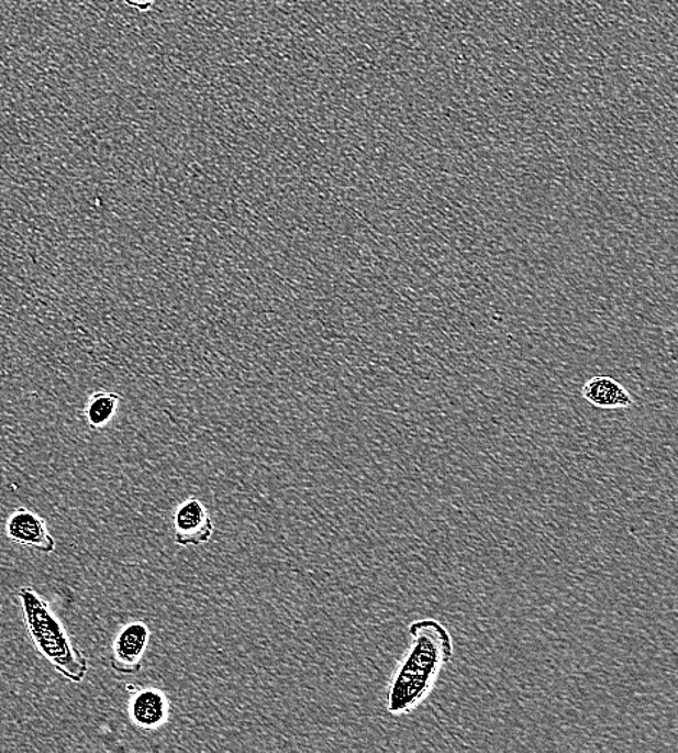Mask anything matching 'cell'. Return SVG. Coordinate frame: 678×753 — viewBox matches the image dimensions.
<instances>
[{"instance_id":"9","label":"cell","mask_w":678,"mask_h":753,"mask_svg":"<svg viewBox=\"0 0 678 753\" xmlns=\"http://www.w3.org/2000/svg\"><path fill=\"white\" fill-rule=\"evenodd\" d=\"M125 7L134 9L136 12H149L157 0H119Z\"/></svg>"},{"instance_id":"8","label":"cell","mask_w":678,"mask_h":753,"mask_svg":"<svg viewBox=\"0 0 678 753\" xmlns=\"http://www.w3.org/2000/svg\"><path fill=\"white\" fill-rule=\"evenodd\" d=\"M121 396L116 392L98 391L91 395L86 408V419L90 428L102 429L112 421L116 414Z\"/></svg>"},{"instance_id":"3","label":"cell","mask_w":678,"mask_h":753,"mask_svg":"<svg viewBox=\"0 0 678 753\" xmlns=\"http://www.w3.org/2000/svg\"><path fill=\"white\" fill-rule=\"evenodd\" d=\"M149 638V628L144 622L123 627L114 639L110 666L121 674L140 673Z\"/></svg>"},{"instance_id":"6","label":"cell","mask_w":678,"mask_h":753,"mask_svg":"<svg viewBox=\"0 0 678 753\" xmlns=\"http://www.w3.org/2000/svg\"><path fill=\"white\" fill-rule=\"evenodd\" d=\"M168 715V698L157 688L137 691L130 702V718L140 729H159L167 723Z\"/></svg>"},{"instance_id":"1","label":"cell","mask_w":678,"mask_h":753,"mask_svg":"<svg viewBox=\"0 0 678 753\" xmlns=\"http://www.w3.org/2000/svg\"><path fill=\"white\" fill-rule=\"evenodd\" d=\"M410 647L393 674L387 710L393 716L411 713L432 693L443 666L451 663L455 643L447 628L435 619H421L408 628Z\"/></svg>"},{"instance_id":"5","label":"cell","mask_w":678,"mask_h":753,"mask_svg":"<svg viewBox=\"0 0 678 753\" xmlns=\"http://www.w3.org/2000/svg\"><path fill=\"white\" fill-rule=\"evenodd\" d=\"M7 536L20 545L34 547V550L45 552V554L55 551V541L48 531L47 523L40 514L30 509H16L9 516Z\"/></svg>"},{"instance_id":"2","label":"cell","mask_w":678,"mask_h":753,"mask_svg":"<svg viewBox=\"0 0 678 753\" xmlns=\"http://www.w3.org/2000/svg\"><path fill=\"white\" fill-rule=\"evenodd\" d=\"M18 599L27 634L36 651L68 682L81 683L86 678L89 664L62 622L55 618L48 602L31 587L20 588Z\"/></svg>"},{"instance_id":"4","label":"cell","mask_w":678,"mask_h":753,"mask_svg":"<svg viewBox=\"0 0 678 753\" xmlns=\"http://www.w3.org/2000/svg\"><path fill=\"white\" fill-rule=\"evenodd\" d=\"M174 532L178 545L199 546L212 540L214 524L205 506L200 500L190 499L174 514Z\"/></svg>"},{"instance_id":"7","label":"cell","mask_w":678,"mask_h":753,"mask_svg":"<svg viewBox=\"0 0 678 753\" xmlns=\"http://www.w3.org/2000/svg\"><path fill=\"white\" fill-rule=\"evenodd\" d=\"M581 397L599 409H627L634 405L630 391L615 378L597 376L581 387Z\"/></svg>"}]
</instances>
